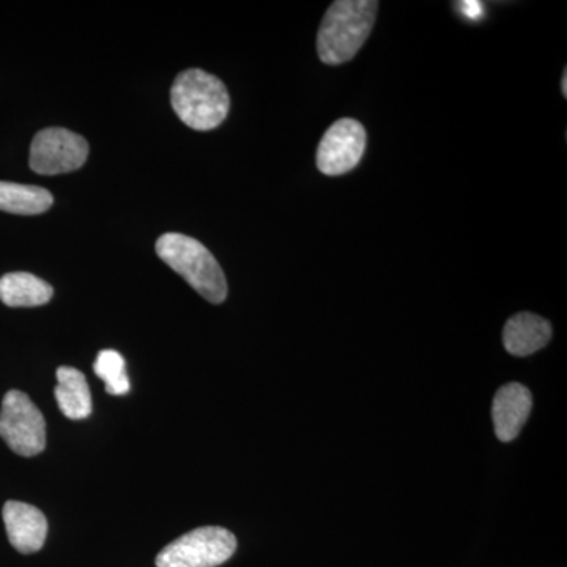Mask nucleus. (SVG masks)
<instances>
[{"label": "nucleus", "mask_w": 567, "mask_h": 567, "mask_svg": "<svg viewBox=\"0 0 567 567\" xmlns=\"http://www.w3.org/2000/svg\"><path fill=\"white\" fill-rule=\"evenodd\" d=\"M379 7L375 0H338L331 3L317 35L320 61L327 65L352 61L371 35Z\"/></svg>", "instance_id": "f257e3e1"}, {"label": "nucleus", "mask_w": 567, "mask_h": 567, "mask_svg": "<svg viewBox=\"0 0 567 567\" xmlns=\"http://www.w3.org/2000/svg\"><path fill=\"white\" fill-rule=\"evenodd\" d=\"M175 114L196 132L218 128L230 110V95L218 78L199 69L183 71L171 89Z\"/></svg>", "instance_id": "f03ea898"}, {"label": "nucleus", "mask_w": 567, "mask_h": 567, "mask_svg": "<svg viewBox=\"0 0 567 567\" xmlns=\"http://www.w3.org/2000/svg\"><path fill=\"white\" fill-rule=\"evenodd\" d=\"M156 252L205 300L213 305H221L226 300L227 281L221 265L196 238L164 234L156 241Z\"/></svg>", "instance_id": "7ed1b4c3"}, {"label": "nucleus", "mask_w": 567, "mask_h": 567, "mask_svg": "<svg viewBox=\"0 0 567 567\" xmlns=\"http://www.w3.org/2000/svg\"><path fill=\"white\" fill-rule=\"evenodd\" d=\"M237 537L223 527H203L186 533L156 557V567H218L233 558Z\"/></svg>", "instance_id": "20e7f679"}, {"label": "nucleus", "mask_w": 567, "mask_h": 567, "mask_svg": "<svg viewBox=\"0 0 567 567\" xmlns=\"http://www.w3.org/2000/svg\"><path fill=\"white\" fill-rule=\"evenodd\" d=\"M0 439L13 453L33 457L47 446V423L39 406L22 391L6 394L0 409Z\"/></svg>", "instance_id": "39448f33"}, {"label": "nucleus", "mask_w": 567, "mask_h": 567, "mask_svg": "<svg viewBox=\"0 0 567 567\" xmlns=\"http://www.w3.org/2000/svg\"><path fill=\"white\" fill-rule=\"evenodd\" d=\"M89 144L80 134L65 128H47L35 134L29 166L41 175L69 174L87 162Z\"/></svg>", "instance_id": "423d86ee"}, {"label": "nucleus", "mask_w": 567, "mask_h": 567, "mask_svg": "<svg viewBox=\"0 0 567 567\" xmlns=\"http://www.w3.org/2000/svg\"><path fill=\"white\" fill-rule=\"evenodd\" d=\"M364 126L353 118H341L324 133L317 148L320 173L336 177L350 173L360 164L365 148Z\"/></svg>", "instance_id": "0eeeda50"}, {"label": "nucleus", "mask_w": 567, "mask_h": 567, "mask_svg": "<svg viewBox=\"0 0 567 567\" xmlns=\"http://www.w3.org/2000/svg\"><path fill=\"white\" fill-rule=\"evenodd\" d=\"M2 517L10 544L20 554H35L43 548L48 520L39 507L11 499L3 505Z\"/></svg>", "instance_id": "6e6552de"}, {"label": "nucleus", "mask_w": 567, "mask_h": 567, "mask_svg": "<svg viewBox=\"0 0 567 567\" xmlns=\"http://www.w3.org/2000/svg\"><path fill=\"white\" fill-rule=\"evenodd\" d=\"M533 409V395L520 383L499 388L492 405L495 434L502 442H513L520 434Z\"/></svg>", "instance_id": "1a4fd4ad"}, {"label": "nucleus", "mask_w": 567, "mask_h": 567, "mask_svg": "<svg viewBox=\"0 0 567 567\" xmlns=\"http://www.w3.org/2000/svg\"><path fill=\"white\" fill-rule=\"evenodd\" d=\"M551 339V324L532 312L511 317L503 330V344L514 357H529L544 349Z\"/></svg>", "instance_id": "9d476101"}, {"label": "nucleus", "mask_w": 567, "mask_h": 567, "mask_svg": "<svg viewBox=\"0 0 567 567\" xmlns=\"http://www.w3.org/2000/svg\"><path fill=\"white\" fill-rule=\"evenodd\" d=\"M55 399L59 409L69 420H85L92 415V394L87 379L78 369L62 365L58 369Z\"/></svg>", "instance_id": "9b49d317"}, {"label": "nucleus", "mask_w": 567, "mask_h": 567, "mask_svg": "<svg viewBox=\"0 0 567 567\" xmlns=\"http://www.w3.org/2000/svg\"><path fill=\"white\" fill-rule=\"evenodd\" d=\"M54 289L35 275L9 274L0 278V301L10 308H35L50 303Z\"/></svg>", "instance_id": "f8f14e48"}, {"label": "nucleus", "mask_w": 567, "mask_h": 567, "mask_svg": "<svg viewBox=\"0 0 567 567\" xmlns=\"http://www.w3.org/2000/svg\"><path fill=\"white\" fill-rule=\"evenodd\" d=\"M52 194L40 186L0 182V210L13 215H40L50 210Z\"/></svg>", "instance_id": "ddd939ff"}, {"label": "nucleus", "mask_w": 567, "mask_h": 567, "mask_svg": "<svg viewBox=\"0 0 567 567\" xmlns=\"http://www.w3.org/2000/svg\"><path fill=\"white\" fill-rule=\"evenodd\" d=\"M93 371L103 380L107 394L125 395L132 390L126 375L125 360L115 350H102L93 364Z\"/></svg>", "instance_id": "4468645a"}, {"label": "nucleus", "mask_w": 567, "mask_h": 567, "mask_svg": "<svg viewBox=\"0 0 567 567\" xmlns=\"http://www.w3.org/2000/svg\"><path fill=\"white\" fill-rule=\"evenodd\" d=\"M462 11L470 18V20H477L483 14L480 2H462Z\"/></svg>", "instance_id": "2eb2a0df"}, {"label": "nucleus", "mask_w": 567, "mask_h": 567, "mask_svg": "<svg viewBox=\"0 0 567 567\" xmlns=\"http://www.w3.org/2000/svg\"><path fill=\"white\" fill-rule=\"evenodd\" d=\"M563 95H565V99H567V71L565 70V73H563Z\"/></svg>", "instance_id": "dca6fc26"}]
</instances>
